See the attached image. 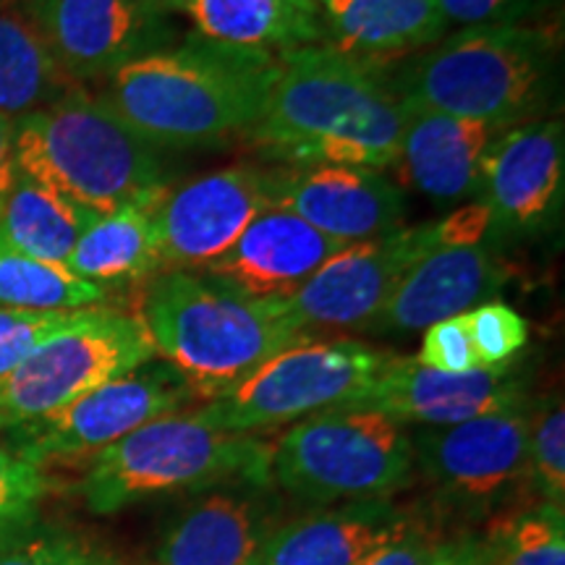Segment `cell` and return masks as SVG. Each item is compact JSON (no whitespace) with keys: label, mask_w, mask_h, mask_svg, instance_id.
Segmentation results:
<instances>
[{"label":"cell","mask_w":565,"mask_h":565,"mask_svg":"<svg viewBox=\"0 0 565 565\" xmlns=\"http://www.w3.org/2000/svg\"><path fill=\"white\" fill-rule=\"evenodd\" d=\"M404 126V103L377 66L324 42L280 55L270 103L246 145L278 168L383 171L398 160Z\"/></svg>","instance_id":"cell-1"},{"label":"cell","mask_w":565,"mask_h":565,"mask_svg":"<svg viewBox=\"0 0 565 565\" xmlns=\"http://www.w3.org/2000/svg\"><path fill=\"white\" fill-rule=\"evenodd\" d=\"M280 55L189 38L113 71L100 100L158 150L246 139L270 103Z\"/></svg>","instance_id":"cell-2"},{"label":"cell","mask_w":565,"mask_h":565,"mask_svg":"<svg viewBox=\"0 0 565 565\" xmlns=\"http://www.w3.org/2000/svg\"><path fill=\"white\" fill-rule=\"evenodd\" d=\"M13 129L19 173L95 215L152 210L168 192L158 147L79 87L19 118Z\"/></svg>","instance_id":"cell-3"},{"label":"cell","mask_w":565,"mask_h":565,"mask_svg":"<svg viewBox=\"0 0 565 565\" xmlns=\"http://www.w3.org/2000/svg\"><path fill=\"white\" fill-rule=\"evenodd\" d=\"M139 317L162 362L194 398H221L275 353L307 341L267 301L228 291L200 273L162 270L147 280Z\"/></svg>","instance_id":"cell-4"},{"label":"cell","mask_w":565,"mask_h":565,"mask_svg":"<svg viewBox=\"0 0 565 565\" xmlns=\"http://www.w3.org/2000/svg\"><path fill=\"white\" fill-rule=\"evenodd\" d=\"M553 66L547 30L524 21L479 24L435 42L391 84L406 110L448 113L505 131L540 110Z\"/></svg>","instance_id":"cell-5"},{"label":"cell","mask_w":565,"mask_h":565,"mask_svg":"<svg viewBox=\"0 0 565 565\" xmlns=\"http://www.w3.org/2000/svg\"><path fill=\"white\" fill-rule=\"evenodd\" d=\"M273 443L210 427L196 414H168L89 458L82 503L97 515L162 498L204 492L221 484L270 487Z\"/></svg>","instance_id":"cell-6"},{"label":"cell","mask_w":565,"mask_h":565,"mask_svg":"<svg viewBox=\"0 0 565 565\" xmlns=\"http://www.w3.org/2000/svg\"><path fill=\"white\" fill-rule=\"evenodd\" d=\"M406 424L366 408H330L291 424L270 454V482L315 505L391 500L414 482Z\"/></svg>","instance_id":"cell-7"},{"label":"cell","mask_w":565,"mask_h":565,"mask_svg":"<svg viewBox=\"0 0 565 565\" xmlns=\"http://www.w3.org/2000/svg\"><path fill=\"white\" fill-rule=\"evenodd\" d=\"M393 356L391 351L351 338H307L275 353L244 383L207 401L194 414L223 433H267L330 408L351 406Z\"/></svg>","instance_id":"cell-8"},{"label":"cell","mask_w":565,"mask_h":565,"mask_svg":"<svg viewBox=\"0 0 565 565\" xmlns=\"http://www.w3.org/2000/svg\"><path fill=\"white\" fill-rule=\"evenodd\" d=\"M154 356L158 351L139 315L87 309L79 322L47 338L0 377V433L58 412Z\"/></svg>","instance_id":"cell-9"},{"label":"cell","mask_w":565,"mask_h":565,"mask_svg":"<svg viewBox=\"0 0 565 565\" xmlns=\"http://www.w3.org/2000/svg\"><path fill=\"white\" fill-rule=\"evenodd\" d=\"M192 401L194 393L186 380L171 364L152 359L79 395L58 412L19 424L6 437L11 450L45 471L51 463L92 458L147 422L179 414Z\"/></svg>","instance_id":"cell-10"},{"label":"cell","mask_w":565,"mask_h":565,"mask_svg":"<svg viewBox=\"0 0 565 565\" xmlns=\"http://www.w3.org/2000/svg\"><path fill=\"white\" fill-rule=\"evenodd\" d=\"M435 246V223L401 225L370 242L345 246L294 294L267 303L307 338L315 330H370L408 267Z\"/></svg>","instance_id":"cell-11"},{"label":"cell","mask_w":565,"mask_h":565,"mask_svg":"<svg viewBox=\"0 0 565 565\" xmlns=\"http://www.w3.org/2000/svg\"><path fill=\"white\" fill-rule=\"evenodd\" d=\"M282 168L231 166L168 189L150 210L162 270L200 273L278 207Z\"/></svg>","instance_id":"cell-12"},{"label":"cell","mask_w":565,"mask_h":565,"mask_svg":"<svg viewBox=\"0 0 565 565\" xmlns=\"http://www.w3.org/2000/svg\"><path fill=\"white\" fill-rule=\"evenodd\" d=\"M526 408L416 429L414 469L445 503L469 513L492 511L529 482Z\"/></svg>","instance_id":"cell-13"},{"label":"cell","mask_w":565,"mask_h":565,"mask_svg":"<svg viewBox=\"0 0 565 565\" xmlns=\"http://www.w3.org/2000/svg\"><path fill=\"white\" fill-rule=\"evenodd\" d=\"M171 13L158 0H34L32 19L71 82L110 76L166 51Z\"/></svg>","instance_id":"cell-14"},{"label":"cell","mask_w":565,"mask_h":565,"mask_svg":"<svg viewBox=\"0 0 565 565\" xmlns=\"http://www.w3.org/2000/svg\"><path fill=\"white\" fill-rule=\"evenodd\" d=\"M565 189L563 121H526L487 147L479 196L490 212L487 244L534 236L557 223Z\"/></svg>","instance_id":"cell-15"},{"label":"cell","mask_w":565,"mask_h":565,"mask_svg":"<svg viewBox=\"0 0 565 565\" xmlns=\"http://www.w3.org/2000/svg\"><path fill=\"white\" fill-rule=\"evenodd\" d=\"M526 404V374L513 364L445 374L419 364L414 356H393L374 383L345 408L380 412L401 424L450 427Z\"/></svg>","instance_id":"cell-16"},{"label":"cell","mask_w":565,"mask_h":565,"mask_svg":"<svg viewBox=\"0 0 565 565\" xmlns=\"http://www.w3.org/2000/svg\"><path fill=\"white\" fill-rule=\"evenodd\" d=\"M275 210L291 212L338 244L351 246L401 228L406 194L372 168H282Z\"/></svg>","instance_id":"cell-17"},{"label":"cell","mask_w":565,"mask_h":565,"mask_svg":"<svg viewBox=\"0 0 565 565\" xmlns=\"http://www.w3.org/2000/svg\"><path fill=\"white\" fill-rule=\"evenodd\" d=\"M503 282V265L494 259L487 242L469 246L437 244L408 267L370 330L377 335L424 333L429 324L492 301Z\"/></svg>","instance_id":"cell-18"},{"label":"cell","mask_w":565,"mask_h":565,"mask_svg":"<svg viewBox=\"0 0 565 565\" xmlns=\"http://www.w3.org/2000/svg\"><path fill=\"white\" fill-rule=\"evenodd\" d=\"M267 484H221L189 500L162 534L154 565H252L278 526Z\"/></svg>","instance_id":"cell-19"},{"label":"cell","mask_w":565,"mask_h":565,"mask_svg":"<svg viewBox=\"0 0 565 565\" xmlns=\"http://www.w3.org/2000/svg\"><path fill=\"white\" fill-rule=\"evenodd\" d=\"M341 249H345L343 244L301 217L286 210H270L200 275L246 299L273 301L294 294Z\"/></svg>","instance_id":"cell-20"},{"label":"cell","mask_w":565,"mask_h":565,"mask_svg":"<svg viewBox=\"0 0 565 565\" xmlns=\"http://www.w3.org/2000/svg\"><path fill=\"white\" fill-rule=\"evenodd\" d=\"M408 526V513L391 500L320 508L275 526L252 565H356Z\"/></svg>","instance_id":"cell-21"},{"label":"cell","mask_w":565,"mask_h":565,"mask_svg":"<svg viewBox=\"0 0 565 565\" xmlns=\"http://www.w3.org/2000/svg\"><path fill=\"white\" fill-rule=\"evenodd\" d=\"M503 134L490 124L435 110H406L398 168L406 186L437 202H458L479 192L487 147Z\"/></svg>","instance_id":"cell-22"},{"label":"cell","mask_w":565,"mask_h":565,"mask_svg":"<svg viewBox=\"0 0 565 565\" xmlns=\"http://www.w3.org/2000/svg\"><path fill=\"white\" fill-rule=\"evenodd\" d=\"M192 26V38L233 51L288 53L324 45V17L315 0H158Z\"/></svg>","instance_id":"cell-23"},{"label":"cell","mask_w":565,"mask_h":565,"mask_svg":"<svg viewBox=\"0 0 565 565\" xmlns=\"http://www.w3.org/2000/svg\"><path fill=\"white\" fill-rule=\"evenodd\" d=\"M322 17L330 47L374 66L435 45L448 30L440 0H330Z\"/></svg>","instance_id":"cell-24"},{"label":"cell","mask_w":565,"mask_h":565,"mask_svg":"<svg viewBox=\"0 0 565 565\" xmlns=\"http://www.w3.org/2000/svg\"><path fill=\"white\" fill-rule=\"evenodd\" d=\"M71 89L34 19L0 0V113L17 124Z\"/></svg>","instance_id":"cell-25"},{"label":"cell","mask_w":565,"mask_h":565,"mask_svg":"<svg viewBox=\"0 0 565 565\" xmlns=\"http://www.w3.org/2000/svg\"><path fill=\"white\" fill-rule=\"evenodd\" d=\"M66 267L103 288L150 280L162 273L150 210L124 207L95 217L76 242Z\"/></svg>","instance_id":"cell-26"},{"label":"cell","mask_w":565,"mask_h":565,"mask_svg":"<svg viewBox=\"0 0 565 565\" xmlns=\"http://www.w3.org/2000/svg\"><path fill=\"white\" fill-rule=\"evenodd\" d=\"M95 217L100 215L19 173L0 207V236L30 257L66 267L76 242Z\"/></svg>","instance_id":"cell-27"},{"label":"cell","mask_w":565,"mask_h":565,"mask_svg":"<svg viewBox=\"0 0 565 565\" xmlns=\"http://www.w3.org/2000/svg\"><path fill=\"white\" fill-rule=\"evenodd\" d=\"M108 303V288L79 278L63 265L19 252L0 236V309L76 312Z\"/></svg>","instance_id":"cell-28"},{"label":"cell","mask_w":565,"mask_h":565,"mask_svg":"<svg viewBox=\"0 0 565 565\" xmlns=\"http://www.w3.org/2000/svg\"><path fill=\"white\" fill-rule=\"evenodd\" d=\"M563 508L542 500L492 519L477 536L484 565H565Z\"/></svg>","instance_id":"cell-29"},{"label":"cell","mask_w":565,"mask_h":565,"mask_svg":"<svg viewBox=\"0 0 565 565\" xmlns=\"http://www.w3.org/2000/svg\"><path fill=\"white\" fill-rule=\"evenodd\" d=\"M0 565H108L71 529L38 513L0 526Z\"/></svg>","instance_id":"cell-30"},{"label":"cell","mask_w":565,"mask_h":565,"mask_svg":"<svg viewBox=\"0 0 565 565\" xmlns=\"http://www.w3.org/2000/svg\"><path fill=\"white\" fill-rule=\"evenodd\" d=\"M529 484L542 500L565 505V408L561 395L529 401Z\"/></svg>","instance_id":"cell-31"},{"label":"cell","mask_w":565,"mask_h":565,"mask_svg":"<svg viewBox=\"0 0 565 565\" xmlns=\"http://www.w3.org/2000/svg\"><path fill=\"white\" fill-rule=\"evenodd\" d=\"M469 335L475 343L479 370L513 364V359L526 349L529 324L524 317L503 301H484L466 312Z\"/></svg>","instance_id":"cell-32"},{"label":"cell","mask_w":565,"mask_h":565,"mask_svg":"<svg viewBox=\"0 0 565 565\" xmlns=\"http://www.w3.org/2000/svg\"><path fill=\"white\" fill-rule=\"evenodd\" d=\"M87 309L76 312H32V309H0V377L17 370L30 353L61 330L79 322Z\"/></svg>","instance_id":"cell-33"},{"label":"cell","mask_w":565,"mask_h":565,"mask_svg":"<svg viewBox=\"0 0 565 565\" xmlns=\"http://www.w3.org/2000/svg\"><path fill=\"white\" fill-rule=\"evenodd\" d=\"M51 490L47 475L21 458L9 445H0V526L38 513V508Z\"/></svg>","instance_id":"cell-34"},{"label":"cell","mask_w":565,"mask_h":565,"mask_svg":"<svg viewBox=\"0 0 565 565\" xmlns=\"http://www.w3.org/2000/svg\"><path fill=\"white\" fill-rule=\"evenodd\" d=\"M414 359L429 366V370L445 374H466L479 370L466 315L429 324L422 335V349Z\"/></svg>","instance_id":"cell-35"},{"label":"cell","mask_w":565,"mask_h":565,"mask_svg":"<svg viewBox=\"0 0 565 565\" xmlns=\"http://www.w3.org/2000/svg\"><path fill=\"white\" fill-rule=\"evenodd\" d=\"M536 6V0H440L448 24H515Z\"/></svg>","instance_id":"cell-36"},{"label":"cell","mask_w":565,"mask_h":565,"mask_svg":"<svg viewBox=\"0 0 565 565\" xmlns=\"http://www.w3.org/2000/svg\"><path fill=\"white\" fill-rule=\"evenodd\" d=\"M437 542H440L437 536L412 521V526L404 529L395 540H391L380 550H374L372 555H366L356 565H429Z\"/></svg>","instance_id":"cell-37"},{"label":"cell","mask_w":565,"mask_h":565,"mask_svg":"<svg viewBox=\"0 0 565 565\" xmlns=\"http://www.w3.org/2000/svg\"><path fill=\"white\" fill-rule=\"evenodd\" d=\"M437 228V244L448 246H469V244H482L490 236V212L482 202L466 204L450 212L448 217L440 223H435Z\"/></svg>","instance_id":"cell-38"},{"label":"cell","mask_w":565,"mask_h":565,"mask_svg":"<svg viewBox=\"0 0 565 565\" xmlns=\"http://www.w3.org/2000/svg\"><path fill=\"white\" fill-rule=\"evenodd\" d=\"M429 565H484L482 550H479L477 536H454V540H440Z\"/></svg>","instance_id":"cell-39"},{"label":"cell","mask_w":565,"mask_h":565,"mask_svg":"<svg viewBox=\"0 0 565 565\" xmlns=\"http://www.w3.org/2000/svg\"><path fill=\"white\" fill-rule=\"evenodd\" d=\"M17 129H13L11 118H6L0 113V207H3L6 196L11 194L13 181H17L19 168H17Z\"/></svg>","instance_id":"cell-40"},{"label":"cell","mask_w":565,"mask_h":565,"mask_svg":"<svg viewBox=\"0 0 565 565\" xmlns=\"http://www.w3.org/2000/svg\"><path fill=\"white\" fill-rule=\"evenodd\" d=\"M315 3L320 6V9H322V6H324V3H330V0H315Z\"/></svg>","instance_id":"cell-41"}]
</instances>
